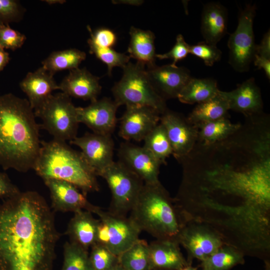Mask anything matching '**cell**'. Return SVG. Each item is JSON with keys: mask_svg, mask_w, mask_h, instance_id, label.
<instances>
[{"mask_svg": "<svg viewBox=\"0 0 270 270\" xmlns=\"http://www.w3.org/2000/svg\"><path fill=\"white\" fill-rule=\"evenodd\" d=\"M244 255L238 249L223 244L208 257L201 262L202 270H230L244 263Z\"/></svg>", "mask_w": 270, "mask_h": 270, "instance_id": "30", "label": "cell"}, {"mask_svg": "<svg viewBox=\"0 0 270 270\" xmlns=\"http://www.w3.org/2000/svg\"><path fill=\"white\" fill-rule=\"evenodd\" d=\"M60 237L38 192H20L0 204V270H53Z\"/></svg>", "mask_w": 270, "mask_h": 270, "instance_id": "2", "label": "cell"}, {"mask_svg": "<svg viewBox=\"0 0 270 270\" xmlns=\"http://www.w3.org/2000/svg\"><path fill=\"white\" fill-rule=\"evenodd\" d=\"M44 1L46 2V3L48 4H62L66 2L65 0H46Z\"/></svg>", "mask_w": 270, "mask_h": 270, "instance_id": "46", "label": "cell"}, {"mask_svg": "<svg viewBox=\"0 0 270 270\" xmlns=\"http://www.w3.org/2000/svg\"><path fill=\"white\" fill-rule=\"evenodd\" d=\"M256 6L248 4L240 10L238 24L228 41V63L236 72H248L256 53L253 29Z\"/></svg>", "mask_w": 270, "mask_h": 270, "instance_id": "10", "label": "cell"}, {"mask_svg": "<svg viewBox=\"0 0 270 270\" xmlns=\"http://www.w3.org/2000/svg\"><path fill=\"white\" fill-rule=\"evenodd\" d=\"M228 11L218 2L206 4L201 17L200 32L206 42L216 46L227 32Z\"/></svg>", "mask_w": 270, "mask_h": 270, "instance_id": "24", "label": "cell"}, {"mask_svg": "<svg viewBox=\"0 0 270 270\" xmlns=\"http://www.w3.org/2000/svg\"><path fill=\"white\" fill-rule=\"evenodd\" d=\"M10 60L9 53L0 46V72L4 70Z\"/></svg>", "mask_w": 270, "mask_h": 270, "instance_id": "44", "label": "cell"}, {"mask_svg": "<svg viewBox=\"0 0 270 270\" xmlns=\"http://www.w3.org/2000/svg\"><path fill=\"white\" fill-rule=\"evenodd\" d=\"M143 146L161 164H166V160L172 154L166 132L160 123L144 138Z\"/></svg>", "mask_w": 270, "mask_h": 270, "instance_id": "32", "label": "cell"}, {"mask_svg": "<svg viewBox=\"0 0 270 270\" xmlns=\"http://www.w3.org/2000/svg\"><path fill=\"white\" fill-rule=\"evenodd\" d=\"M20 191L14 184L7 174L0 172V198L4 200L10 198Z\"/></svg>", "mask_w": 270, "mask_h": 270, "instance_id": "41", "label": "cell"}, {"mask_svg": "<svg viewBox=\"0 0 270 270\" xmlns=\"http://www.w3.org/2000/svg\"><path fill=\"white\" fill-rule=\"evenodd\" d=\"M24 11L18 0H0V24H9L19 22Z\"/></svg>", "mask_w": 270, "mask_h": 270, "instance_id": "38", "label": "cell"}, {"mask_svg": "<svg viewBox=\"0 0 270 270\" xmlns=\"http://www.w3.org/2000/svg\"><path fill=\"white\" fill-rule=\"evenodd\" d=\"M113 4H128L132 6H140L142 4L143 2V0H112Z\"/></svg>", "mask_w": 270, "mask_h": 270, "instance_id": "45", "label": "cell"}, {"mask_svg": "<svg viewBox=\"0 0 270 270\" xmlns=\"http://www.w3.org/2000/svg\"><path fill=\"white\" fill-rule=\"evenodd\" d=\"M118 161L136 175L144 184L158 182L161 164L143 146L122 143L118 152Z\"/></svg>", "mask_w": 270, "mask_h": 270, "instance_id": "13", "label": "cell"}, {"mask_svg": "<svg viewBox=\"0 0 270 270\" xmlns=\"http://www.w3.org/2000/svg\"></svg>", "mask_w": 270, "mask_h": 270, "instance_id": "50", "label": "cell"}, {"mask_svg": "<svg viewBox=\"0 0 270 270\" xmlns=\"http://www.w3.org/2000/svg\"><path fill=\"white\" fill-rule=\"evenodd\" d=\"M182 178L177 195L238 194L270 202V147L237 132L210 144H198L178 162Z\"/></svg>", "mask_w": 270, "mask_h": 270, "instance_id": "1", "label": "cell"}, {"mask_svg": "<svg viewBox=\"0 0 270 270\" xmlns=\"http://www.w3.org/2000/svg\"><path fill=\"white\" fill-rule=\"evenodd\" d=\"M86 58V54L76 48L54 51L42 62V67L50 74L78 68Z\"/></svg>", "mask_w": 270, "mask_h": 270, "instance_id": "29", "label": "cell"}, {"mask_svg": "<svg viewBox=\"0 0 270 270\" xmlns=\"http://www.w3.org/2000/svg\"><path fill=\"white\" fill-rule=\"evenodd\" d=\"M62 270H94L88 250L66 242L64 246V262Z\"/></svg>", "mask_w": 270, "mask_h": 270, "instance_id": "33", "label": "cell"}, {"mask_svg": "<svg viewBox=\"0 0 270 270\" xmlns=\"http://www.w3.org/2000/svg\"><path fill=\"white\" fill-rule=\"evenodd\" d=\"M219 91L217 82L213 78H192L177 98L184 104H198L214 98Z\"/></svg>", "mask_w": 270, "mask_h": 270, "instance_id": "26", "label": "cell"}, {"mask_svg": "<svg viewBox=\"0 0 270 270\" xmlns=\"http://www.w3.org/2000/svg\"><path fill=\"white\" fill-rule=\"evenodd\" d=\"M50 190L52 207L55 211L76 212L84 210L90 212L94 204L90 203L86 194L68 182L56 180H44Z\"/></svg>", "mask_w": 270, "mask_h": 270, "instance_id": "18", "label": "cell"}, {"mask_svg": "<svg viewBox=\"0 0 270 270\" xmlns=\"http://www.w3.org/2000/svg\"><path fill=\"white\" fill-rule=\"evenodd\" d=\"M118 107L114 100L110 98L97 99L86 107H76L78 121L86 126L92 132L112 135L117 122Z\"/></svg>", "mask_w": 270, "mask_h": 270, "instance_id": "16", "label": "cell"}, {"mask_svg": "<svg viewBox=\"0 0 270 270\" xmlns=\"http://www.w3.org/2000/svg\"><path fill=\"white\" fill-rule=\"evenodd\" d=\"M148 246L150 270H180L188 264L176 240L156 239Z\"/></svg>", "mask_w": 270, "mask_h": 270, "instance_id": "22", "label": "cell"}, {"mask_svg": "<svg viewBox=\"0 0 270 270\" xmlns=\"http://www.w3.org/2000/svg\"><path fill=\"white\" fill-rule=\"evenodd\" d=\"M98 176L104 179L111 192L108 211L127 216L134 206L144 182L118 160L114 161Z\"/></svg>", "mask_w": 270, "mask_h": 270, "instance_id": "8", "label": "cell"}, {"mask_svg": "<svg viewBox=\"0 0 270 270\" xmlns=\"http://www.w3.org/2000/svg\"><path fill=\"white\" fill-rule=\"evenodd\" d=\"M26 39L24 34L9 24H0V46L4 50H15L22 46Z\"/></svg>", "mask_w": 270, "mask_h": 270, "instance_id": "37", "label": "cell"}, {"mask_svg": "<svg viewBox=\"0 0 270 270\" xmlns=\"http://www.w3.org/2000/svg\"><path fill=\"white\" fill-rule=\"evenodd\" d=\"M20 86L26 94L34 110L38 108L52 94L59 90L54 75L42 66L34 72H28L20 82Z\"/></svg>", "mask_w": 270, "mask_h": 270, "instance_id": "21", "label": "cell"}, {"mask_svg": "<svg viewBox=\"0 0 270 270\" xmlns=\"http://www.w3.org/2000/svg\"><path fill=\"white\" fill-rule=\"evenodd\" d=\"M190 54L202 59L206 65L210 66L219 61L222 55V52L216 46L204 41L190 45Z\"/></svg>", "mask_w": 270, "mask_h": 270, "instance_id": "36", "label": "cell"}, {"mask_svg": "<svg viewBox=\"0 0 270 270\" xmlns=\"http://www.w3.org/2000/svg\"><path fill=\"white\" fill-rule=\"evenodd\" d=\"M129 34L130 42L128 52L130 58L136 60V62L147 67L156 65L154 34L150 30H143L134 26H131Z\"/></svg>", "mask_w": 270, "mask_h": 270, "instance_id": "25", "label": "cell"}, {"mask_svg": "<svg viewBox=\"0 0 270 270\" xmlns=\"http://www.w3.org/2000/svg\"><path fill=\"white\" fill-rule=\"evenodd\" d=\"M264 270H270V262H265Z\"/></svg>", "mask_w": 270, "mask_h": 270, "instance_id": "49", "label": "cell"}, {"mask_svg": "<svg viewBox=\"0 0 270 270\" xmlns=\"http://www.w3.org/2000/svg\"><path fill=\"white\" fill-rule=\"evenodd\" d=\"M90 37L88 39L96 46L102 48H112L116 43V34L107 28H99L92 31L90 26H87Z\"/></svg>", "mask_w": 270, "mask_h": 270, "instance_id": "39", "label": "cell"}, {"mask_svg": "<svg viewBox=\"0 0 270 270\" xmlns=\"http://www.w3.org/2000/svg\"><path fill=\"white\" fill-rule=\"evenodd\" d=\"M256 54L270 59V30L264 34L260 44H256Z\"/></svg>", "mask_w": 270, "mask_h": 270, "instance_id": "42", "label": "cell"}, {"mask_svg": "<svg viewBox=\"0 0 270 270\" xmlns=\"http://www.w3.org/2000/svg\"><path fill=\"white\" fill-rule=\"evenodd\" d=\"M160 114L146 106H128L120 119L118 135L126 140H144L160 123Z\"/></svg>", "mask_w": 270, "mask_h": 270, "instance_id": "15", "label": "cell"}, {"mask_svg": "<svg viewBox=\"0 0 270 270\" xmlns=\"http://www.w3.org/2000/svg\"><path fill=\"white\" fill-rule=\"evenodd\" d=\"M241 124L232 122L228 116L198 126L197 142L210 144L222 140L236 132Z\"/></svg>", "mask_w": 270, "mask_h": 270, "instance_id": "28", "label": "cell"}, {"mask_svg": "<svg viewBox=\"0 0 270 270\" xmlns=\"http://www.w3.org/2000/svg\"><path fill=\"white\" fill-rule=\"evenodd\" d=\"M177 241L186 250V260L190 264L194 259L203 261L224 244L220 235L213 228L192 220L184 221Z\"/></svg>", "mask_w": 270, "mask_h": 270, "instance_id": "11", "label": "cell"}, {"mask_svg": "<svg viewBox=\"0 0 270 270\" xmlns=\"http://www.w3.org/2000/svg\"><path fill=\"white\" fill-rule=\"evenodd\" d=\"M88 44L90 52L107 66L109 76H111L114 68L118 66L123 68L129 62L130 58L125 54L118 52L112 48L98 47L89 40H88Z\"/></svg>", "mask_w": 270, "mask_h": 270, "instance_id": "34", "label": "cell"}, {"mask_svg": "<svg viewBox=\"0 0 270 270\" xmlns=\"http://www.w3.org/2000/svg\"><path fill=\"white\" fill-rule=\"evenodd\" d=\"M122 78L112 88L114 101L118 106H146L161 114L168 108L152 86L144 64L129 62L123 68Z\"/></svg>", "mask_w": 270, "mask_h": 270, "instance_id": "6", "label": "cell"}, {"mask_svg": "<svg viewBox=\"0 0 270 270\" xmlns=\"http://www.w3.org/2000/svg\"><path fill=\"white\" fill-rule=\"evenodd\" d=\"M110 270H124L118 264Z\"/></svg>", "mask_w": 270, "mask_h": 270, "instance_id": "48", "label": "cell"}, {"mask_svg": "<svg viewBox=\"0 0 270 270\" xmlns=\"http://www.w3.org/2000/svg\"><path fill=\"white\" fill-rule=\"evenodd\" d=\"M160 122L166 129L175 158L178 160L188 154L196 143L198 126L168 108L160 114Z\"/></svg>", "mask_w": 270, "mask_h": 270, "instance_id": "12", "label": "cell"}, {"mask_svg": "<svg viewBox=\"0 0 270 270\" xmlns=\"http://www.w3.org/2000/svg\"><path fill=\"white\" fill-rule=\"evenodd\" d=\"M100 78L86 68L70 70L58 84L59 90L70 97L91 102L97 100L102 90Z\"/></svg>", "mask_w": 270, "mask_h": 270, "instance_id": "20", "label": "cell"}, {"mask_svg": "<svg viewBox=\"0 0 270 270\" xmlns=\"http://www.w3.org/2000/svg\"><path fill=\"white\" fill-rule=\"evenodd\" d=\"M40 129L27 99L0 95V166L4 170L34 169L40 149Z\"/></svg>", "mask_w": 270, "mask_h": 270, "instance_id": "3", "label": "cell"}, {"mask_svg": "<svg viewBox=\"0 0 270 270\" xmlns=\"http://www.w3.org/2000/svg\"><path fill=\"white\" fill-rule=\"evenodd\" d=\"M180 270H198V269L192 266V264H188Z\"/></svg>", "mask_w": 270, "mask_h": 270, "instance_id": "47", "label": "cell"}, {"mask_svg": "<svg viewBox=\"0 0 270 270\" xmlns=\"http://www.w3.org/2000/svg\"><path fill=\"white\" fill-rule=\"evenodd\" d=\"M89 257L94 270H110L118 264V256L98 243L91 247Z\"/></svg>", "mask_w": 270, "mask_h": 270, "instance_id": "35", "label": "cell"}, {"mask_svg": "<svg viewBox=\"0 0 270 270\" xmlns=\"http://www.w3.org/2000/svg\"><path fill=\"white\" fill-rule=\"evenodd\" d=\"M229 110L226 100L219 91L214 98L197 104L189 114L187 118L190 122L198 126L205 122L228 116Z\"/></svg>", "mask_w": 270, "mask_h": 270, "instance_id": "27", "label": "cell"}, {"mask_svg": "<svg viewBox=\"0 0 270 270\" xmlns=\"http://www.w3.org/2000/svg\"><path fill=\"white\" fill-rule=\"evenodd\" d=\"M190 54V44H187L184 36L179 34L176 38V41L172 48L168 52L163 54H156V58L160 60L172 59L173 60L171 64L176 66L179 60L185 58Z\"/></svg>", "mask_w": 270, "mask_h": 270, "instance_id": "40", "label": "cell"}, {"mask_svg": "<svg viewBox=\"0 0 270 270\" xmlns=\"http://www.w3.org/2000/svg\"><path fill=\"white\" fill-rule=\"evenodd\" d=\"M149 80L158 94L164 100L177 98L192 78L185 67L170 64L147 67Z\"/></svg>", "mask_w": 270, "mask_h": 270, "instance_id": "17", "label": "cell"}, {"mask_svg": "<svg viewBox=\"0 0 270 270\" xmlns=\"http://www.w3.org/2000/svg\"><path fill=\"white\" fill-rule=\"evenodd\" d=\"M124 270H150L148 244L139 238L118 256Z\"/></svg>", "mask_w": 270, "mask_h": 270, "instance_id": "31", "label": "cell"}, {"mask_svg": "<svg viewBox=\"0 0 270 270\" xmlns=\"http://www.w3.org/2000/svg\"><path fill=\"white\" fill-rule=\"evenodd\" d=\"M129 218L141 232L158 240L177 241L184 220L160 181L144 185ZM178 242V241H177Z\"/></svg>", "mask_w": 270, "mask_h": 270, "instance_id": "4", "label": "cell"}, {"mask_svg": "<svg viewBox=\"0 0 270 270\" xmlns=\"http://www.w3.org/2000/svg\"><path fill=\"white\" fill-rule=\"evenodd\" d=\"M230 110L242 113L246 118L263 113L260 90L254 78H250L230 92L220 90Z\"/></svg>", "mask_w": 270, "mask_h": 270, "instance_id": "19", "label": "cell"}, {"mask_svg": "<svg viewBox=\"0 0 270 270\" xmlns=\"http://www.w3.org/2000/svg\"><path fill=\"white\" fill-rule=\"evenodd\" d=\"M90 212L96 214L100 221L96 243L116 256L140 238L142 232L129 217L113 214L94 205Z\"/></svg>", "mask_w": 270, "mask_h": 270, "instance_id": "9", "label": "cell"}, {"mask_svg": "<svg viewBox=\"0 0 270 270\" xmlns=\"http://www.w3.org/2000/svg\"><path fill=\"white\" fill-rule=\"evenodd\" d=\"M70 143L80 149L84 160L97 176L114 162V142L112 135L86 132Z\"/></svg>", "mask_w": 270, "mask_h": 270, "instance_id": "14", "label": "cell"}, {"mask_svg": "<svg viewBox=\"0 0 270 270\" xmlns=\"http://www.w3.org/2000/svg\"><path fill=\"white\" fill-rule=\"evenodd\" d=\"M92 214L84 210L74 212L65 232L70 242L87 250L96 243L100 222Z\"/></svg>", "mask_w": 270, "mask_h": 270, "instance_id": "23", "label": "cell"}, {"mask_svg": "<svg viewBox=\"0 0 270 270\" xmlns=\"http://www.w3.org/2000/svg\"><path fill=\"white\" fill-rule=\"evenodd\" d=\"M34 111L36 117L42 120L40 128L48 131L54 140L70 142L77 136L79 123L76 107L71 98L65 94H52Z\"/></svg>", "mask_w": 270, "mask_h": 270, "instance_id": "7", "label": "cell"}, {"mask_svg": "<svg viewBox=\"0 0 270 270\" xmlns=\"http://www.w3.org/2000/svg\"><path fill=\"white\" fill-rule=\"evenodd\" d=\"M254 64L258 69H262L268 80L270 79V59L255 54L254 60Z\"/></svg>", "mask_w": 270, "mask_h": 270, "instance_id": "43", "label": "cell"}, {"mask_svg": "<svg viewBox=\"0 0 270 270\" xmlns=\"http://www.w3.org/2000/svg\"><path fill=\"white\" fill-rule=\"evenodd\" d=\"M43 180L56 179L71 183L86 194L98 192L100 186L94 171L80 152L66 142L41 141L40 149L34 169Z\"/></svg>", "mask_w": 270, "mask_h": 270, "instance_id": "5", "label": "cell"}]
</instances>
